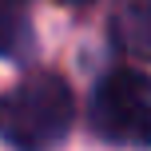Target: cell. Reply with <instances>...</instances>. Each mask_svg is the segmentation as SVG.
<instances>
[{"label": "cell", "mask_w": 151, "mask_h": 151, "mask_svg": "<svg viewBox=\"0 0 151 151\" xmlns=\"http://www.w3.org/2000/svg\"><path fill=\"white\" fill-rule=\"evenodd\" d=\"M20 4H24V0H0V12H16Z\"/></svg>", "instance_id": "obj_5"}, {"label": "cell", "mask_w": 151, "mask_h": 151, "mask_svg": "<svg viewBox=\"0 0 151 151\" xmlns=\"http://www.w3.org/2000/svg\"><path fill=\"white\" fill-rule=\"evenodd\" d=\"M64 4H88V0H64Z\"/></svg>", "instance_id": "obj_6"}, {"label": "cell", "mask_w": 151, "mask_h": 151, "mask_svg": "<svg viewBox=\"0 0 151 151\" xmlns=\"http://www.w3.org/2000/svg\"><path fill=\"white\" fill-rule=\"evenodd\" d=\"M76 123V96L56 72H32L0 99V135L16 151H48Z\"/></svg>", "instance_id": "obj_1"}, {"label": "cell", "mask_w": 151, "mask_h": 151, "mask_svg": "<svg viewBox=\"0 0 151 151\" xmlns=\"http://www.w3.org/2000/svg\"><path fill=\"white\" fill-rule=\"evenodd\" d=\"M88 123L99 139L119 147H151V76L115 68L88 99Z\"/></svg>", "instance_id": "obj_2"}, {"label": "cell", "mask_w": 151, "mask_h": 151, "mask_svg": "<svg viewBox=\"0 0 151 151\" xmlns=\"http://www.w3.org/2000/svg\"><path fill=\"white\" fill-rule=\"evenodd\" d=\"M24 40H28V28H24L12 12H0V56H12Z\"/></svg>", "instance_id": "obj_4"}, {"label": "cell", "mask_w": 151, "mask_h": 151, "mask_svg": "<svg viewBox=\"0 0 151 151\" xmlns=\"http://www.w3.org/2000/svg\"><path fill=\"white\" fill-rule=\"evenodd\" d=\"M111 40L127 56L151 60V0H127L111 20Z\"/></svg>", "instance_id": "obj_3"}]
</instances>
